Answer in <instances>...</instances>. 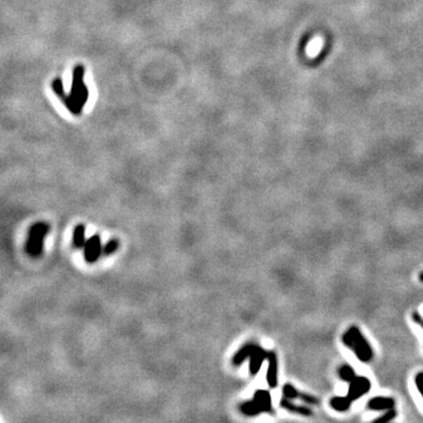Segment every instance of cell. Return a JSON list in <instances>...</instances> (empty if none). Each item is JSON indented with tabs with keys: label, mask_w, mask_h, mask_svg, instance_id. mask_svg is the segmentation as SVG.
Returning <instances> with one entry per match:
<instances>
[{
	"label": "cell",
	"mask_w": 423,
	"mask_h": 423,
	"mask_svg": "<svg viewBox=\"0 0 423 423\" xmlns=\"http://www.w3.org/2000/svg\"><path fill=\"white\" fill-rule=\"evenodd\" d=\"M256 347H258V346L254 344H247L245 346H242V347L240 348L235 354H234V356L232 358V363L234 364V366H240V364H242L247 358L251 357V355L253 354V352L255 351Z\"/></svg>",
	"instance_id": "cell-10"
},
{
	"label": "cell",
	"mask_w": 423,
	"mask_h": 423,
	"mask_svg": "<svg viewBox=\"0 0 423 423\" xmlns=\"http://www.w3.org/2000/svg\"><path fill=\"white\" fill-rule=\"evenodd\" d=\"M321 49H322V39L317 37L309 43L308 47H307V53H308V56L314 57L316 56L320 51H321Z\"/></svg>",
	"instance_id": "cell-16"
},
{
	"label": "cell",
	"mask_w": 423,
	"mask_h": 423,
	"mask_svg": "<svg viewBox=\"0 0 423 423\" xmlns=\"http://www.w3.org/2000/svg\"><path fill=\"white\" fill-rule=\"evenodd\" d=\"M338 374L340 379L348 383L352 382V381L357 376L356 373H355V370L352 369V367L349 366V364H342V366L339 368Z\"/></svg>",
	"instance_id": "cell-14"
},
{
	"label": "cell",
	"mask_w": 423,
	"mask_h": 423,
	"mask_svg": "<svg viewBox=\"0 0 423 423\" xmlns=\"http://www.w3.org/2000/svg\"><path fill=\"white\" fill-rule=\"evenodd\" d=\"M368 409L375 410V412H382V410H389L392 408H395V400L393 397H384V396H377L373 397L368 402Z\"/></svg>",
	"instance_id": "cell-7"
},
{
	"label": "cell",
	"mask_w": 423,
	"mask_h": 423,
	"mask_svg": "<svg viewBox=\"0 0 423 423\" xmlns=\"http://www.w3.org/2000/svg\"><path fill=\"white\" fill-rule=\"evenodd\" d=\"M282 393H283L284 397H287V399H290V400L299 399V395H300L299 390H297L296 388L290 383L284 384L283 388H282Z\"/></svg>",
	"instance_id": "cell-17"
},
{
	"label": "cell",
	"mask_w": 423,
	"mask_h": 423,
	"mask_svg": "<svg viewBox=\"0 0 423 423\" xmlns=\"http://www.w3.org/2000/svg\"><path fill=\"white\" fill-rule=\"evenodd\" d=\"M239 409L240 412L246 416H258L259 414H261V413H264L262 412L261 407L259 406L253 399L251 400V401L242 402L241 405L239 406Z\"/></svg>",
	"instance_id": "cell-13"
},
{
	"label": "cell",
	"mask_w": 423,
	"mask_h": 423,
	"mask_svg": "<svg viewBox=\"0 0 423 423\" xmlns=\"http://www.w3.org/2000/svg\"><path fill=\"white\" fill-rule=\"evenodd\" d=\"M415 383L416 387H418L420 394H421V396L423 397V373H419L415 376Z\"/></svg>",
	"instance_id": "cell-20"
},
{
	"label": "cell",
	"mask_w": 423,
	"mask_h": 423,
	"mask_svg": "<svg viewBox=\"0 0 423 423\" xmlns=\"http://www.w3.org/2000/svg\"><path fill=\"white\" fill-rule=\"evenodd\" d=\"M253 400H254V401L261 407L262 412L264 413H269V414L274 413L273 405H272V395L268 390H264V389L256 390V392L254 393V396H253Z\"/></svg>",
	"instance_id": "cell-8"
},
{
	"label": "cell",
	"mask_w": 423,
	"mask_h": 423,
	"mask_svg": "<svg viewBox=\"0 0 423 423\" xmlns=\"http://www.w3.org/2000/svg\"><path fill=\"white\" fill-rule=\"evenodd\" d=\"M280 407H281V408L288 410V412L295 413V414H299V415H302V416H312L313 415V412L310 410V408H308V407L295 405V403L291 402L290 399H287V397H282V399L280 400Z\"/></svg>",
	"instance_id": "cell-9"
},
{
	"label": "cell",
	"mask_w": 423,
	"mask_h": 423,
	"mask_svg": "<svg viewBox=\"0 0 423 423\" xmlns=\"http://www.w3.org/2000/svg\"><path fill=\"white\" fill-rule=\"evenodd\" d=\"M413 320H414V321H415L416 323H419V325L421 326L422 328H423V319H422L421 315H420V314H419L418 312H414V313H413Z\"/></svg>",
	"instance_id": "cell-21"
},
{
	"label": "cell",
	"mask_w": 423,
	"mask_h": 423,
	"mask_svg": "<svg viewBox=\"0 0 423 423\" xmlns=\"http://www.w3.org/2000/svg\"><path fill=\"white\" fill-rule=\"evenodd\" d=\"M119 246H120V242L118 239L108 240V241L105 243V246L102 247V254H104L105 256H110L112 254H114V253L119 249Z\"/></svg>",
	"instance_id": "cell-15"
},
{
	"label": "cell",
	"mask_w": 423,
	"mask_h": 423,
	"mask_svg": "<svg viewBox=\"0 0 423 423\" xmlns=\"http://www.w3.org/2000/svg\"><path fill=\"white\" fill-rule=\"evenodd\" d=\"M86 243V227L82 223H78L73 229L72 235V246L73 248L80 249L84 248Z\"/></svg>",
	"instance_id": "cell-11"
},
{
	"label": "cell",
	"mask_w": 423,
	"mask_h": 423,
	"mask_svg": "<svg viewBox=\"0 0 423 423\" xmlns=\"http://www.w3.org/2000/svg\"><path fill=\"white\" fill-rule=\"evenodd\" d=\"M344 345L354 352L356 357L362 362H369L373 357V349L369 342L362 335L360 329L356 326H352L342 336Z\"/></svg>",
	"instance_id": "cell-1"
},
{
	"label": "cell",
	"mask_w": 423,
	"mask_h": 423,
	"mask_svg": "<svg viewBox=\"0 0 423 423\" xmlns=\"http://www.w3.org/2000/svg\"><path fill=\"white\" fill-rule=\"evenodd\" d=\"M268 369H267V383L271 389H275L278 387V356L277 352L271 351L267 355Z\"/></svg>",
	"instance_id": "cell-5"
},
{
	"label": "cell",
	"mask_w": 423,
	"mask_h": 423,
	"mask_svg": "<svg viewBox=\"0 0 423 423\" xmlns=\"http://www.w3.org/2000/svg\"><path fill=\"white\" fill-rule=\"evenodd\" d=\"M299 399L302 400V401L304 403H307V405H312V406H317L320 402L319 399H316L315 396L309 395V394H306V393H301V392H300Z\"/></svg>",
	"instance_id": "cell-19"
},
{
	"label": "cell",
	"mask_w": 423,
	"mask_h": 423,
	"mask_svg": "<svg viewBox=\"0 0 423 423\" xmlns=\"http://www.w3.org/2000/svg\"><path fill=\"white\" fill-rule=\"evenodd\" d=\"M371 388V383L369 379L364 376H356L352 382H349V389L347 396L352 400V402L356 400L361 399L362 396L369 393Z\"/></svg>",
	"instance_id": "cell-4"
},
{
	"label": "cell",
	"mask_w": 423,
	"mask_h": 423,
	"mask_svg": "<svg viewBox=\"0 0 423 423\" xmlns=\"http://www.w3.org/2000/svg\"><path fill=\"white\" fill-rule=\"evenodd\" d=\"M51 227L45 221H38L30 227L27 233L26 243H25V252L31 258H40L44 251V240L50 233Z\"/></svg>",
	"instance_id": "cell-2"
},
{
	"label": "cell",
	"mask_w": 423,
	"mask_h": 423,
	"mask_svg": "<svg viewBox=\"0 0 423 423\" xmlns=\"http://www.w3.org/2000/svg\"><path fill=\"white\" fill-rule=\"evenodd\" d=\"M102 254L101 239L99 234H94L91 238L86 240L84 246V259L87 264H94L99 260Z\"/></svg>",
	"instance_id": "cell-3"
},
{
	"label": "cell",
	"mask_w": 423,
	"mask_h": 423,
	"mask_svg": "<svg viewBox=\"0 0 423 423\" xmlns=\"http://www.w3.org/2000/svg\"><path fill=\"white\" fill-rule=\"evenodd\" d=\"M397 416V412L395 410V408H392L389 410H386V414H383L382 416H380V418L375 419L374 422H390L393 421V420H395Z\"/></svg>",
	"instance_id": "cell-18"
},
{
	"label": "cell",
	"mask_w": 423,
	"mask_h": 423,
	"mask_svg": "<svg viewBox=\"0 0 423 423\" xmlns=\"http://www.w3.org/2000/svg\"><path fill=\"white\" fill-rule=\"evenodd\" d=\"M419 279H420V281H421V282H423V272H422V273H421V274H420V277H419Z\"/></svg>",
	"instance_id": "cell-22"
},
{
	"label": "cell",
	"mask_w": 423,
	"mask_h": 423,
	"mask_svg": "<svg viewBox=\"0 0 423 423\" xmlns=\"http://www.w3.org/2000/svg\"><path fill=\"white\" fill-rule=\"evenodd\" d=\"M352 400L348 396H334L332 397L329 405L336 412H347L352 406Z\"/></svg>",
	"instance_id": "cell-12"
},
{
	"label": "cell",
	"mask_w": 423,
	"mask_h": 423,
	"mask_svg": "<svg viewBox=\"0 0 423 423\" xmlns=\"http://www.w3.org/2000/svg\"><path fill=\"white\" fill-rule=\"evenodd\" d=\"M267 355L268 352L265 351L260 346L255 348V351L253 352L251 357H249V373H251L252 376H255L260 371L264 361L267 360Z\"/></svg>",
	"instance_id": "cell-6"
}]
</instances>
